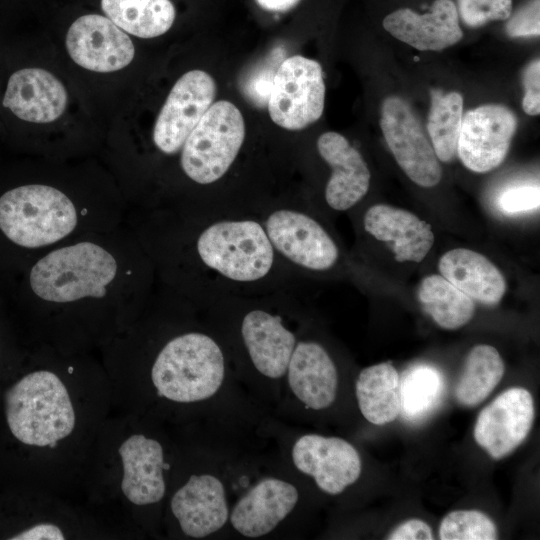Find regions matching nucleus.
<instances>
[{"label": "nucleus", "mask_w": 540, "mask_h": 540, "mask_svg": "<svg viewBox=\"0 0 540 540\" xmlns=\"http://www.w3.org/2000/svg\"><path fill=\"white\" fill-rule=\"evenodd\" d=\"M504 372V362L496 348L486 344L474 346L454 388L456 401L465 407L479 405L499 384Z\"/></svg>", "instance_id": "28"}, {"label": "nucleus", "mask_w": 540, "mask_h": 540, "mask_svg": "<svg viewBox=\"0 0 540 540\" xmlns=\"http://www.w3.org/2000/svg\"><path fill=\"white\" fill-rule=\"evenodd\" d=\"M22 368L0 396L18 487L80 501L89 451L113 411L105 369L94 354L48 347H30Z\"/></svg>", "instance_id": "2"}, {"label": "nucleus", "mask_w": 540, "mask_h": 540, "mask_svg": "<svg viewBox=\"0 0 540 540\" xmlns=\"http://www.w3.org/2000/svg\"><path fill=\"white\" fill-rule=\"evenodd\" d=\"M384 29L396 39L422 51H439L458 43L463 33L452 0H435L430 12L418 14L401 8L383 20Z\"/></svg>", "instance_id": "21"}, {"label": "nucleus", "mask_w": 540, "mask_h": 540, "mask_svg": "<svg viewBox=\"0 0 540 540\" xmlns=\"http://www.w3.org/2000/svg\"><path fill=\"white\" fill-rule=\"evenodd\" d=\"M380 127L388 147L405 174L422 187L437 185L442 168L433 146L410 105L390 96L383 101Z\"/></svg>", "instance_id": "12"}, {"label": "nucleus", "mask_w": 540, "mask_h": 540, "mask_svg": "<svg viewBox=\"0 0 540 540\" xmlns=\"http://www.w3.org/2000/svg\"><path fill=\"white\" fill-rule=\"evenodd\" d=\"M277 68H275V60H270L251 71L247 75V80L241 83L244 96L257 106L266 105Z\"/></svg>", "instance_id": "34"}, {"label": "nucleus", "mask_w": 540, "mask_h": 540, "mask_svg": "<svg viewBox=\"0 0 540 540\" xmlns=\"http://www.w3.org/2000/svg\"><path fill=\"white\" fill-rule=\"evenodd\" d=\"M264 10L271 12H285L295 7L300 0H255Z\"/></svg>", "instance_id": "38"}, {"label": "nucleus", "mask_w": 540, "mask_h": 540, "mask_svg": "<svg viewBox=\"0 0 540 540\" xmlns=\"http://www.w3.org/2000/svg\"><path fill=\"white\" fill-rule=\"evenodd\" d=\"M540 190L535 185H519L504 190L498 197L499 209L508 215L525 213L539 208Z\"/></svg>", "instance_id": "33"}, {"label": "nucleus", "mask_w": 540, "mask_h": 540, "mask_svg": "<svg viewBox=\"0 0 540 540\" xmlns=\"http://www.w3.org/2000/svg\"><path fill=\"white\" fill-rule=\"evenodd\" d=\"M430 526L420 519H409L399 524L387 537L390 540H431Z\"/></svg>", "instance_id": "37"}, {"label": "nucleus", "mask_w": 540, "mask_h": 540, "mask_svg": "<svg viewBox=\"0 0 540 540\" xmlns=\"http://www.w3.org/2000/svg\"><path fill=\"white\" fill-rule=\"evenodd\" d=\"M298 499V490L290 482L274 477L261 479L236 502L230 522L243 536L267 535L292 512Z\"/></svg>", "instance_id": "19"}, {"label": "nucleus", "mask_w": 540, "mask_h": 540, "mask_svg": "<svg viewBox=\"0 0 540 540\" xmlns=\"http://www.w3.org/2000/svg\"><path fill=\"white\" fill-rule=\"evenodd\" d=\"M245 122L232 102H214L187 137L180 152L182 173L199 186L222 180L245 141Z\"/></svg>", "instance_id": "8"}, {"label": "nucleus", "mask_w": 540, "mask_h": 540, "mask_svg": "<svg viewBox=\"0 0 540 540\" xmlns=\"http://www.w3.org/2000/svg\"><path fill=\"white\" fill-rule=\"evenodd\" d=\"M294 295L296 288L267 295L224 298L239 314L237 331L247 358L258 373L270 379L286 374L298 341L282 314Z\"/></svg>", "instance_id": "7"}, {"label": "nucleus", "mask_w": 540, "mask_h": 540, "mask_svg": "<svg viewBox=\"0 0 540 540\" xmlns=\"http://www.w3.org/2000/svg\"><path fill=\"white\" fill-rule=\"evenodd\" d=\"M516 128L515 114L504 105L486 104L467 111L457 144L461 162L477 173L498 167L509 151Z\"/></svg>", "instance_id": "14"}, {"label": "nucleus", "mask_w": 540, "mask_h": 540, "mask_svg": "<svg viewBox=\"0 0 540 540\" xmlns=\"http://www.w3.org/2000/svg\"><path fill=\"white\" fill-rule=\"evenodd\" d=\"M125 213L95 211L48 184H25L0 196V235L30 263L82 236L124 223Z\"/></svg>", "instance_id": "6"}, {"label": "nucleus", "mask_w": 540, "mask_h": 540, "mask_svg": "<svg viewBox=\"0 0 540 540\" xmlns=\"http://www.w3.org/2000/svg\"><path fill=\"white\" fill-rule=\"evenodd\" d=\"M417 297L423 310L443 329L456 330L474 316V301L442 275L423 278Z\"/></svg>", "instance_id": "27"}, {"label": "nucleus", "mask_w": 540, "mask_h": 540, "mask_svg": "<svg viewBox=\"0 0 540 540\" xmlns=\"http://www.w3.org/2000/svg\"><path fill=\"white\" fill-rule=\"evenodd\" d=\"M321 158L330 166L325 187V201L335 211L355 206L368 192L370 171L360 152L341 134H321L317 140Z\"/></svg>", "instance_id": "18"}, {"label": "nucleus", "mask_w": 540, "mask_h": 540, "mask_svg": "<svg viewBox=\"0 0 540 540\" xmlns=\"http://www.w3.org/2000/svg\"><path fill=\"white\" fill-rule=\"evenodd\" d=\"M458 6L463 22L478 27L490 21L508 19L512 0H458Z\"/></svg>", "instance_id": "32"}, {"label": "nucleus", "mask_w": 540, "mask_h": 540, "mask_svg": "<svg viewBox=\"0 0 540 540\" xmlns=\"http://www.w3.org/2000/svg\"><path fill=\"white\" fill-rule=\"evenodd\" d=\"M129 214L159 285L200 309L227 297L296 288L297 276L275 253L256 206Z\"/></svg>", "instance_id": "3"}, {"label": "nucleus", "mask_w": 540, "mask_h": 540, "mask_svg": "<svg viewBox=\"0 0 540 540\" xmlns=\"http://www.w3.org/2000/svg\"><path fill=\"white\" fill-rule=\"evenodd\" d=\"M195 310L159 286L138 317L101 348L113 410L175 421L217 393L225 378V351L196 323Z\"/></svg>", "instance_id": "4"}, {"label": "nucleus", "mask_w": 540, "mask_h": 540, "mask_svg": "<svg viewBox=\"0 0 540 540\" xmlns=\"http://www.w3.org/2000/svg\"><path fill=\"white\" fill-rule=\"evenodd\" d=\"M498 531L493 520L478 510L448 513L439 526L441 540H495Z\"/></svg>", "instance_id": "31"}, {"label": "nucleus", "mask_w": 540, "mask_h": 540, "mask_svg": "<svg viewBox=\"0 0 540 540\" xmlns=\"http://www.w3.org/2000/svg\"><path fill=\"white\" fill-rule=\"evenodd\" d=\"M101 8L116 26L139 38L163 35L176 16L170 0H101Z\"/></svg>", "instance_id": "26"}, {"label": "nucleus", "mask_w": 540, "mask_h": 540, "mask_svg": "<svg viewBox=\"0 0 540 540\" xmlns=\"http://www.w3.org/2000/svg\"><path fill=\"white\" fill-rule=\"evenodd\" d=\"M156 282L128 222L48 251L28 265L23 279L29 346L99 352L138 317Z\"/></svg>", "instance_id": "1"}, {"label": "nucleus", "mask_w": 540, "mask_h": 540, "mask_svg": "<svg viewBox=\"0 0 540 540\" xmlns=\"http://www.w3.org/2000/svg\"><path fill=\"white\" fill-rule=\"evenodd\" d=\"M256 208L275 253L296 276L325 272L337 264L338 245L311 213L292 204Z\"/></svg>", "instance_id": "9"}, {"label": "nucleus", "mask_w": 540, "mask_h": 540, "mask_svg": "<svg viewBox=\"0 0 540 540\" xmlns=\"http://www.w3.org/2000/svg\"><path fill=\"white\" fill-rule=\"evenodd\" d=\"M291 458L297 470L312 477L318 488L330 495L354 484L362 469L356 448L339 437L302 435L292 447Z\"/></svg>", "instance_id": "16"}, {"label": "nucleus", "mask_w": 540, "mask_h": 540, "mask_svg": "<svg viewBox=\"0 0 540 540\" xmlns=\"http://www.w3.org/2000/svg\"><path fill=\"white\" fill-rule=\"evenodd\" d=\"M67 101L64 85L53 74L23 68L10 76L2 104L21 120L43 124L57 120Z\"/></svg>", "instance_id": "20"}, {"label": "nucleus", "mask_w": 540, "mask_h": 540, "mask_svg": "<svg viewBox=\"0 0 540 540\" xmlns=\"http://www.w3.org/2000/svg\"><path fill=\"white\" fill-rule=\"evenodd\" d=\"M506 32L510 37L539 36L540 1L531 0L508 21Z\"/></svg>", "instance_id": "35"}, {"label": "nucleus", "mask_w": 540, "mask_h": 540, "mask_svg": "<svg viewBox=\"0 0 540 540\" xmlns=\"http://www.w3.org/2000/svg\"><path fill=\"white\" fill-rule=\"evenodd\" d=\"M286 376L292 393L308 408H327L336 398L338 373L335 363L316 341L298 339Z\"/></svg>", "instance_id": "22"}, {"label": "nucleus", "mask_w": 540, "mask_h": 540, "mask_svg": "<svg viewBox=\"0 0 540 540\" xmlns=\"http://www.w3.org/2000/svg\"><path fill=\"white\" fill-rule=\"evenodd\" d=\"M534 417L531 393L522 387L509 388L480 411L474 439L492 459H502L526 439Z\"/></svg>", "instance_id": "15"}, {"label": "nucleus", "mask_w": 540, "mask_h": 540, "mask_svg": "<svg viewBox=\"0 0 540 540\" xmlns=\"http://www.w3.org/2000/svg\"><path fill=\"white\" fill-rule=\"evenodd\" d=\"M162 524L168 531L191 539L205 538L229 519L224 485L209 473L180 477L172 473Z\"/></svg>", "instance_id": "10"}, {"label": "nucleus", "mask_w": 540, "mask_h": 540, "mask_svg": "<svg viewBox=\"0 0 540 540\" xmlns=\"http://www.w3.org/2000/svg\"><path fill=\"white\" fill-rule=\"evenodd\" d=\"M363 226L388 244L398 262H421L434 243L430 224L407 210L385 204L371 206L364 214Z\"/></svg>", "instance_id": "23"}, {"label": "nucleus", "mask_w": 540, "mask_h": 540, "mask_svg": "<svg viewBox=\"0 0 540 540\" xmlns=\"http://www.w3.org/2000/svg\"><path fill=\"white\" fill-rule=\"evenodd\" d=\"M400 378V415L418 422L429 416L440 404L445 382L434 366L417 364L406 369Z\"/></svg>", "instance_id": "29"}, {"label": "nucleus", "mask_w": 540, "mask_h": 540, "mask_svg": "<svg viewBox=\"0 0 540 540\" xmlns=\"http://www.w3.org/2000/svg\"><path fill=\"white\" fill-rule=\"evenodd\" d=\"M65 44L77 65L100 73L125 68L135 55L130 37L109 18L99 14L77 18L67 31Z\"/></svg>", "instance_id": "17"}, {"label": "nucleus", "mask_w": 540, "mask_h": 540, "mask_svg": "<svg viewBox=\"0 0 540 540\" xmlns=\"http://www.w3.org/2000/svg\"><path fill=\"white\" fill-rule=\"evenodd\" d=\"M431 106L427 131L437 158L450 162L457 153L458 138L463 118V97L458 92L444 94L431 90Z\"/></svg>", "instance_id": "30"}, {"label": "nucleus", "mask_w": 540, "mask_h": 540, "mask_svg": "<svg viewBox=\"0 0 540 540\" xmlns=\"http://www.w3.org/2000/svg\"><path fill=\"white\" fill-rule=\"evenodd\" d=\"M525 94L522 107L526 114L535 116L540 113V61L535 59L523 74Z\"/></svg>", "instance_id": "36"}, {"label": "nucleus", "mask_w": 540, "mask_h": 540, "mask_svg": "<svg viewBox=\"0 0 540 540\" xmlns=\"http://www.w3.org/2000/svg\"><path fill=\"white\" fill-rule=\"evenodd\" d=\"M390 362L364 368L356 381V397L364 418L384 425L400 414V378Z\"/></svg>", "instance_id": "25"}, {"label": "nucleus", "mask_w": 540, "mask_h": 540, "mask_svg": "<svg viewBox=\"0 0 540 540\" xmlns=\"http://www.w3.org/2000/svg\"><path fill=\"white\" fill-rule=\"evenodd\" d=\"M215 96L216 83L207 72L194 69L183 74L157 116L152 134L156 149L166 156L179 154Z\"/></svg>", "instance_id": "13"}, {"label": "nucleus", "mask_w": 540, "mask_h": 540, "mask_svg": "<svg viewBox=\"0 0 540 540\" xmlns=\"http://www.w3.org/2000/svg\"><path fill=\"white\" fill-rule=\"evenodd\" d=\"M324 104L320 63L301 55L284 59L274 74L267 102L271 120L286 130H302L320 119Z\"/></svg>", "instance_id": "11"}, {"label": "nucleus", "mask_w": 540, "mask_h": 540, "mask_svg": "<svg viewBox=\"0 0 540 540\" xmlns=\"http://www.w3.org/2000/svg\"><path fill=\"white\" fill-rule=\"evenodd\" d=\"M160 423L113 410L82 473L80 501L127 539L155 535L162 525L177 451Z\"/></svg>", "instance_id": "5"}, {"label": "nucleus", "mask_w": 540, "mask_h": 540, "mask_svg": "<svg viewBox=\"0 0 540 540\" xmlns=\"http://www.w3.org/2000/svg\"><path fill=\"white\" fill-rule=\"evenodd\" d=\"M438 268L446 280L483 305L495 306L505 294L504 276L478 252L465 248L452 249L440 258Z\"/></svg>", "instance_id": "24"}]
</instances>
